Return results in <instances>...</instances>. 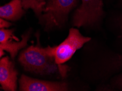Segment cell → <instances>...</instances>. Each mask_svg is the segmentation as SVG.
<instances>
[{
	"label": "cell",
	"mask_w": 122,
	"mask_h": 91,
	"mask_svg": "<svg viewBox=\"0 0 122 91\" xmlns=\"http://www.w3.org/2000/svg\"><path fill=\"white\" fill-rule=\"evenodd\" d=\"M19 61L26 70L41 75L54 73L59 68L46 48L41 47L38 44L24 50L19 55Z\"/></svg>",
	"instance_id": "cell-1"
},
{
	"label": "cell",
	"mask_w": 122,
	"mask_h": 91,
	"mask_svg": "<svg viewBox=\"0 0 122 91\" xmlns=\"http://www.w3.org/2000/svg\"><path fill=\"white\" fill-rule=\"evenodd\" d=\"M90 40V37L83 36L78 29L71 28L67 38L59 45L53 47L48 46L45 48L48 54L54 59L61 74L65 75L66 68L62 64L70 60L76 51Z\"/></svg>",
	"instance_id": "cell-2"
},
{
	"label": "cell",
	"mask_w": 122,
	"mask_h": 91,
	"mask_svg": "<svg viewBox=\"0 0 122 91\" xmlns=\"http://www.w3.org/2000/svg\"><path fill=\"white\" fill-rule=\"evenodd\" d=\"M78 0H48L40 20L46 30L59 27L67 20L68 15L76 6Z\"/></svg>",
	"instance_id": "cell-3"
},
{
	"label": "cell",
	"mask_w": 122,
	"mask_h": 91,
	"mask_svg": "<svg viewBox=\"0 0 122 91\" xmlns=\"http://www.w3.org/2000/svg\"><path fill=\"white\" fill-rule=\"evenodd\" d=\"M103 14L102 0H82V4L74 14L73 25L77 27L93 25Z\"/></svg>",
	"instance_id": "cell-4"
},
{
	"label": "cell",
	"mask_w": 122,
	"mask_h": 91,
	"mask_svg": "<svg viewBox=\"0 0 122 91\" xmlns=\"http://www.w3.org/2000/svg\"><path fill=\"white\" fill-rule=\"evenodd\" d=\"M19 89L22 91H66L68 86L65 82L44 81L23 75L19 80Z\"/></svg>",
	"instance_id": "cell-5"
},
{
	"label": "cell",
	"mask_w": 122,
	"mask_h": 91,
	"mask_svg": "<svg viewBox=\"0 0 122 91\" xmlns=\"http://www.w3.org/2000/svg\"><path fill=\"white\" fill-rule=\"evenodd\" d=\"M18 72L8 57L0 60V83L3 90L15 91L17 87Z\"/></svg>",
	"instance_id": "cell-6"
},
{
	"label": "cell",
	"mask_w": 122,
	"mask_h": 91,
	"mask_svg": "<svg viewBox=\"0 0 122 91\" xmlns=\"http://www.w3.org/2000/svg\"><path fill=\"white\" fill-rule=\"evenodd\" d=\"M21 0H12L0 7V17L5 20L16 21L24 14Z\"/></svg>",
	"instance_id": "cell-7"
},
{
	"label": "cell",
	"mask_w": 122,
	"mask_h": 91,
	"mask_svg": "<svg viewBox=\"0 0 122 91\" xmlns=\"http://www.w3.org/2000/svg\"><path fill=\"white\" fill-rule=\"evenodd\" d=\"M30 33H26L22 36L21 41L13 42L10 40L3 43H0V50L6 51L10 53L12 58H14L17 55L18 51L27 46V42L30 37Z\"/></svg>",
	"instance_id": "cell-8"
},
{
	"label": "cell",
	"mask_w": 122,
	"mask_h": 91,
	"mask_svg": "<svg viewBox=\"0 0 122 91\" xmlns=\"http://www.w3.org/2000/svg\"><path fill=\"white\" fill-rule=\"evenodd\" d=\"M23 8L25 9H31L35 13L40 17L43 11L45 3H41L38 0H21Z\"/></svg>",
	"instance_id": "cell-9"
},
{
	"label": "cell",
	"mask_w": 122,
	"mask_h": 91,
	"mask_svg": "<svg viewBox=\"0 0 122 91\" xmlns=\"http://www.w3.org/2000/svg\"><path fill=\"white\" fill-rule=\"evenodd\" d=\"M15 39L19 40L17 37L13 34V30L10 29H0V43H3L10 40Z\"/></svg>",
	"instance_id": "cell-10"
},
{
	"label": "cell",
	"mask_w": 122,
	"mask_h": 91,
	"mask_svg": "<svg viewBox=\"0 0 122 91\" xmlns=\"http://www.w3.org/2000/svg\"><path fill=\"white\" fill-rule=\"evenodd\" d=\"M12 24L3 18L0 19V29H5L10 27Z\"/></svg>",
	"instance_id": "cell-11"
},
{
	"label": "cell",
	"mask_w": 122,
	"mask_h": 91,
	"mask_svg": "<svg viewBox=\"0 0 122 91\" xmlns=\"http://www.w3.org/2000/svg\"><path fill=\"white\" fill-rule=\"evenodd\" d=\"M116 83H117L118 86L122 89V74L120 77H118Z\"/></svg>",
	"instance_id": "cell-12"
},
{
	"label": "cell",
	"mask_w": 122,
	"mask_h": 91,
	"mask_svg": "<svg viewBox=\"0 0 122 91\" xmlns=\"http://www.w3.org/2000/svg\"><path fill=\"white\" fill-rule=\"evenodd\" d=\"M5 51H3L2 50H0V57H2L3 56V55H5Z\"/></svg>",
	"instance_id": "cell-13"
},
{
	"label": "cell",
	"mask_w": 122,
	"mask_h": 91,
	"mask_svg": "<svg viewBox=\"0 0 122 91\" xmlns=\"http://www.w3.org/2000/svg\"><path fill=\"white\" fill-rule=\"evenodd\" d=\"M38 1L41 3H45V2H44V0H38Z\"/></svg>",
	"instance_id": "cell-14"
}]
</instances>
